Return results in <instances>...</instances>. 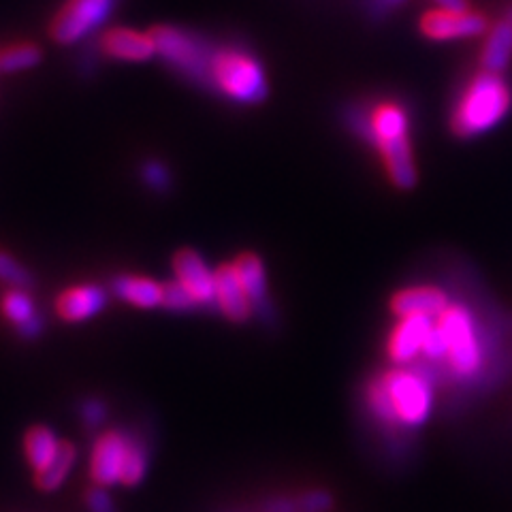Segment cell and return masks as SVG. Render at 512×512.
<instances>
[{"instance_id":"obj_4","label":"cell","mask_w":512,"mask_h":512,"mask_svg":"<svg viewBox=\"0 0 512 512\" xmlns=\"http://www.w3.org/2000/svg\"><path fill=\"white\" fill-rule=\"evenodd\" d=\"M210 84H214L229 99L254 105L267 99L269 84L261 62L248 52L222 47L214 50L210 62Z\"/></svg>"},{"instance_id":"obj_8","label":"cell","mask_w":512,"mask_h":512,"mask_svg":"<svg viewBox=\"0 0 512 512\" xmlns=\"http://www.w3.org/2000/svg\"><path fill=\"white\" fill-rule=\"evenodd\" d=\"M489 28V22L483 13L472 9H434L423 13L421 32L427 39L434 41H455L478 37Z\"/></svg>"},{"instance_id":"obj_32","label":"cell","mask_w":512,"mask_h":512,"mask_svg":"<svg viewBox=\"0 0 512 512\" xmlns=\"http://www.w3.org/2000/svg\"><path fill=\"white\" fill-rule=\"evenodd\" d=\"M404 3L406 0H370V11H372V15H378L380 18V15H387Z\"/></svg>"},{"instance_id":"obj_9","label":"cell","mask_w":512,"mask_h":512,"mask_svg":"<svg viewBox=\"0 0 512 512\" xmlns=\"http://www.w3.org/2000/svg\"><path fill=\"white\" fill-rule=\"evenodd\" d=\"M128 438H131V434H122V431L111 429L96 440L90 472L94 483L99 487H114L122 483L128 455Z\"/></svg>"},{"instance_id":"obj_23","label":"cell","mask_w":512,"mask_h":512,"mask_svg":"<svg viewBox=\"0 0 512 512\" xmlns=\"http://www.w3.org/2000/svg\"><path fill=\"white\" fill-rule=\"evenodd\" d=\"M150 468V453L148 446L143 444L139 438L131 436L128 438V455H126V466H124V478L122 485L137 487L143 483Z\"/></svg>"},{"instance_id":"obj_5","label":"cell","mask_w":512,"mask_h":512,"mask_svg":"<svg viewBox=\"0 0 512 512\" xmlns=\"http://www.w3.org/2000/svg\"><path fill=\"white\" fill-rule=\"evenodd\" d=\"M389 397L399 429L423 427L434 410V387L421 370L395 367L378 378Z\"/></svg>"},{"instance_id":"obj_14","label":"cell","mask_w":512,"mask_h":512,"mask_svg":"<svg viewBox=\"0 0 512 512\" xmlns=\"http://www.w3.org/2000/svg\"><path fill=\"white\" fill-rule=\"evenodd\" d=\"M216 303L220 312L233 323H244L252 316L254 303L239 282L233 263L216 269Z\"/></svg>"},{"instance_id":"obj_33","label":"cell","mask_w":512,"mask_h":512,"mask_svg":"<svg viewBox=\"0 0 512 512\" xmlns=\"http://www.w3.org/2000/svg\"><path fill=\"white\" fill-rule=\"evenodd\" d=\"M438 5V9H455V11H463V9H470L468 0H434Z\"/></svg>"},{"instance_id":"obj_21","label":"cell","mask_w":512,"mask_h":512,"mask_svg":"<svg viewBox=\"0 0 512 512\" xmlns=\"http://www.w3.org/2000/svg\"><path fill=\"white\" fill-rule=\"evenodd\" d=\"M77 461V451L71 442H60L58 453L54 455V459L47 463V466L37 472V485L43 491H56L58 487H62L64 480H67L71 468L75 466Z\"/></svg>"},{"instance_id":"obj_19","label":"cell","mask_w":512,"mask_h":512,"mask_svg":"<svg viewBox=\"0 0 512 512\" xmlns=\"http://www.w3.org/2000/svg\"><path fill=\"white\" fill-rule=\"evenodd\" d=\"M233 267L237 271L239 282H242L244 291L248 293L254 306H265L267 293H269L267 291V274H265V267H263V261L259 259V256L250 254V252L237 256Z\"/></svg>"},{"instance_id":"obj_28","label":"cell","mask_w":512,"mask_h":512,"mask_svg":"<svg viewBox=\"0 0 512 512\" xmlns=\"http://www.w3.org/2000/svg\"><path fill=\"white\" fill-rule=\"evenodd\" d=\"M86 506L90 512H118L111 495L105 491V487H94L86 493Z\"/></svg>"},{"instance_id":"obj_29","label":"cell","mask_w":512,"mask_h":512,"mask_svg":"<svg viewBox=\"0 0 512 512\" xmlns=\"http://www.w3.org/2000/svg\"><path fill=\"white\" fill-rule=\"evenodd\" d=\"M143 180L148 182L150 188H156V190H167L169 182H171V175L169 171L160 165V163H148L143 165Z\"/></svg>"},{"instance_id":"obj_24","label":"cell","mask_w":512,"mask_h":512,"mask_svg":"<svg viewBox=\"0 0 512 512\" xmlns=\"http://www.w3.org/2000/svg\"><path fill=\"white\" fill-rule=\"evenodd\" d=\"M0 282L9 284L11 288H26L32 282L28 269L5 250H0Z\"/></svg>"},{"instance_id":"obj_7","label":"cell","mask_w":512,"mask_h":512,"mask_svg":"<svg viewBox=\"0 0 512 512\" xmlns=\"http://www.w3.org/2000/svg\"><path fill=\"white\" fill-rule=\"evenodd\" d=\"M116 0H64L50 22V35L56 43L69 45L99 28L114 9Z\"/></svg>"},{"instance_id":"obj_30","label":"cell","mask_w":512,"mask_h":512,"mask_svg":"<svg viewBox=\"0 0 512 512\" xmlns=\"http://www.w3.org/2000/svg\"><path fill=\"white\" fill-rule=\"evenodd\" d=\"M105 414H107L105 404L99 402V399H88V402L82 406V421L90 429L99 427L105 421Z\"/></svg>"},{"instance_id":"obj_3","label":"cell","mask_w":512,"mask_h":512,"mask_svg":"<svg viewBox=\"0 0 512 512\" xmlns=\"http://www.w3.org/2000/svg\"><path fill=\"white\" fill-rule=\"evenodd\" d=\"M436 325L446 340L448 370L459 380L476 378L485 365V346L474 314L461 303H451Z\"/></svg>"},{"instance_id":"obj_34","label":"cell","mask_w":512,"mask_h":512,"mask_svg":"<svg viewBox=\"0 0 512 512\" xmlns=\"http://www.w3.org/2000/svg\"><path fill=\"white\" fill-rule=\"evenodd\" d=\"M508 22H510V24H512V9H510V11H508Z\"/></svg>"},{"instance_id":"obj_27","label":"cell","mask_w":512,"mask_h":512,"mask_svg":"<svg viewBox=\"0 0 512 512\" xmlns=\"http://www.w3.org/2000/svg\"><path fill=\"white\" fill-rule=\"evenodd\" d=\"M423 357L429 361H446V340L438 325H434V329H431L427 335Z\"/></svg>"},{"instance_id":"obj_18","label":"cell","mask_w":512,"mask_h":512,"mask_svg":"<svg viewBox=\"0 0 512 512\" xmlns=\"http://www.w3.org/2000/svg\"><path fill=\"white\" fill-rule=\"evenodd\" d=\"M510 58H512V24L508 20H502L491 28L483 47V56H480V64H483L485 71L500 75L508 69Z\"/></svg>"},{"instance_id":"obj_1","label":"cell","mask_w":512,"mask_h":512,"mask_svg":"<svg viewBox=\"0 0 512 512\" xmlns=\"http://www.w3.org/2000/svg\"><path fill=\"white\" fill-rule=\"evenodd\" d=\"M355 131L380 152L391 182L410 190L416 184V167L410 148V120L406 109L397 103H378L370 114L352 118Z\"/></svg>"},{"instance_id":"obj_12","label":"cell","mask_w":512,"mask_h":512,"mask_svg":"<svg viewBox=\"0 0 512 512\" xmlns=\"http://www.w3.org/2000/svg\"><path fill=\"white\" fill-rule=\"evenodd\" d=\"M101 50L109 58L126 60V62H143V60H150L156 54V45L150 32L118 26L103 32Z\"/></svg>"},{"instance_id":"obj_25","label":"cell","mask_w":512,"mask_h":512,"mask_svg":"<svg viewBox=\"0 0 512 512\" xmlns=\"http://www.w3.org/2000/svg\"><path fill=\"white\" fill-rule=\"evenodd\" d=\"M163 308L167 310H178V312H186V310H195L199 308V303L195 301L186 288L175 280L171 284H165V293H163Z\"/></svg>"},{"instance_id":"obj_20","label":"cell","mask_w":512,"mask_h":512,"mask_svg":"<svg viewBox=\"0 0 512 512\" xmlns=\"http://www.w3.org/2000/svg\"><path fill=\"white\" fill-rule=\"evenodd\" d=\"M24 448H26V457H28L30 468L35 472H41L47 466V463L54 459V455L58 453L60 440L54 436L52 429L37 425L26 434Z\"/></svg>"},{"instance_id":"obj_15","label":"cell","mask_w":512,"mask_h":512,"mask_svg":"<svg viewBox=\"0 0 512 512\" xmlns=\"http://www.w3.org/2000/svg\"><path fill=\"white\" fill-rule=\"evenodd\" d=\"M107 295L103 288L94 284L71 286L56 299V314L64 323H84V320L99 314L105 306Z\"/></svg>"},{"instance_id":"obj_17","label":"cell","mask_w":512,"mask_h":512,"mask_svg":"<svg viewBox=\"0 0 512 512\" xmlns=\"http://www.w3.org/2000/svg\"><path fill=\"white\" fill-rule=\"evenodd\" d=\"M0 308H3L5 318H9L11 323L20 329L24 338H35L41 331V318L37 316L35 303H32L24 288H11V291H7L3 295Z\"/></svg>"},{"instance_id":"obj_22","label":"cell","mask_w":512,"mask_h":512,"mask_svg":"<svg viewBox=\"0 0 512 512\" xmlns=\"http://www.w3.org/2000/svg\"><path fill=\"white\" fill-rule=\"evenodd\" d=\"M41 47L35 43H13L0 50V71H26L41 62Z\"/></svg>"},{"instance_id":"obj_2","label":"cell","mask_w":512,"mask_h":512,"mask_svg":"<svg viewBox=\"0 0 512 512\" xmlns=\"http://www.w3.org/2000/svg\"><path fill=\"white\" fill-rule=\"evenodd\" d=\"M512 92L500 75L483 71L470 79L453 109L451 126L457 137L470 139L493 131L510 111Z\"/></svg>"},{"instance_id":"obj_10","label":"cell","mask_w":512,"mask_h":512,"mask_svg":"<svg viewBox=\"0 0 512 512\" xmlns=\"http://www.w3.org/2000/svg\"><path fill=\"white\" fill-rule=\"evenodd\" d=\"M173 271H175V280H178L186 291L195 297L199 306L216 301V271H212L205 265L199 252L190 248L175 252Z\"/></svg>"},{"instance_id":"obj_6","label":"cell","mask_w":512,"mask_h":512,"mask_svg":"<svg viewBox=\"0 0 512 512\" xmlns=\"http://www.w3.org/2000/svg\"><path fill=\"white\" fill-rule=\"evenodd\" d=\"M150 35L156 45V54L163 56L173 69L182 71L195 82H210V62L214 52L205 41L169 24L154 26Z\"/></svg>"},{"instance_id":"obj_26","label":"cell","mask_w":512,"mask_h":512,"mask_svg":"<svg viewBox=\"0 0 512 512\" xmlns=\"http://www.w3.org/2000/svg\"><path fill=\"white\" fill-rule=\"evenodd\" d=\"M299 512H329L333 508V495L327 489H310L297 495Z\"/></svg>"},{"instance_id":"obj_11","label":"cell","mask_w":512,"mask_h":512,"mask_svg":"<svg viewBox=\"0 0 512 512\" xmlns=\"http://www.w3.org/2000/svg\"><path fill=\"white\" fill-rule=\"evenodd\" d=\"M434 325H436L434 318L429 316L399 318V323L391 331L389 342H387L389 359L399 367L410 365L416 357L423 355L427 335L431 329H434Z\"/></svg>"},{"instance_id":"obj_13","label":"cell","mask_w":512,"mask_h":512,"mask_svg":"<svg viewBox=\"0 0 512 512\" xmlns=\"http://www.w3.org/2000/svg\"><path fill=\"white\" fill-rule=\"evenodd\" d=\"M448 306H451V301L436 286H410L399 291L391 301V310L399 318L429 316L438 320Z\"/></svg>"},{"instance_id":"obj_31","label":"cell","mask_w":512,"mask_h":512,"mask_svg":"<svg viewBox=\"0 0 512 512\" xmlns=\"http://www.w3.org/2000/svg\"><path fill=\"white\" fill-rule=\"evenodd\" d=\"M263 512H299L297 498H286V495H278V498H269L263 502Z\"/></svg>"},{"instance_id":"obj_16","label":"cell","mask_w":512,"mask_h":512,"mask_svg":"<svg viewBox=\"0 0 512 512\" xmlns=\"http://www.w3.org/2000/svg\"><path fill=\"white\" fill-rule=\"evenodd\" d=\"M114 291L120 299L131 303V306L150 310L163 306L165 284H158L146 276H120L114 280Z\"/></svg>"}]
</instances>
